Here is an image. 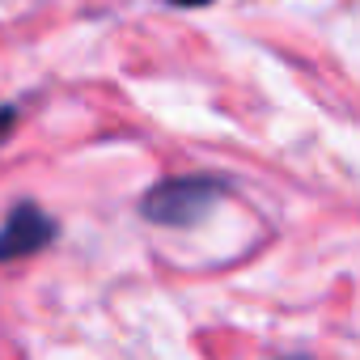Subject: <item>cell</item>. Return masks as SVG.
<instances>
[{
  "label": "cell",
  "mask_w": 360,
  "mask_h": 360,
  "mask_svg": "<svg viewBox=\"0 0 360 360\" xmlns=\"http://www.w3.org/2000/svg\"><path fill=\"white\" fill-rule=\"evenodd\" d=\"M13 127H18V110L13 106H0V144L13 136Z\"/></svg>",
  "instance_id": "3"
},
{
  "label": "cell",
  "mask_w": 360,
  "mask_h": 360,
  "mask_svg": "<svg viewBox=\"0 0 360 360\" xmlns=\"http://www.w3.org/2000/svg\"><path fill=\"white\" fill-rule=\"evenodd\" d=\"M221 195H225V183H221V178L187 174V178H169V183H157V187L140 200V212H144L153 225L187 229V225L204 221Z\"/></svg>",
  "instance_id": "1"
},
{
  "label": "cell",
  "mask_w": 360,
  "mask_h": 360,
  "mask_svg": "<svg viewBox=\"0 0 360 360\" xmlns=\"http://www.w3.org/2000/svg\"><path fill=\"white\" fill-rule=\"evenodd\" d=\"M60 233V225L39 208V204H18L5 225H0V263H13V259H30L43 246H51Z\"/></svg>",
  "instance_id": "2"
},
{
  "label": "cell",
  "mask_w": 360,
  "mask_h": 360,
  "mask_svg": "<svg viewBox=\"0 0 360 360\" xmlns=\"http://www.w3.org/2000/svg\"><path fill=\"white\" fill-rule=\"evenodd\" d=\"M169 5H183V9H200V5H212V0H169Z\"/></svg>",
  "instance_id": "4"
},
{
  "label": "cell",
  "mask_w": 360,
  "mask_h": 360,
  "mask_svg": "<svg viewBox=\"0 0 360 360\" xmlns=\"http://www.w3.org/2000/svg\"><path fill=\"white\" fill-rule=\"evenodd\" d=\"M288 360H301V356H288Z\"/></svg>",
  "instance_id": "5"
}]
</instances>
